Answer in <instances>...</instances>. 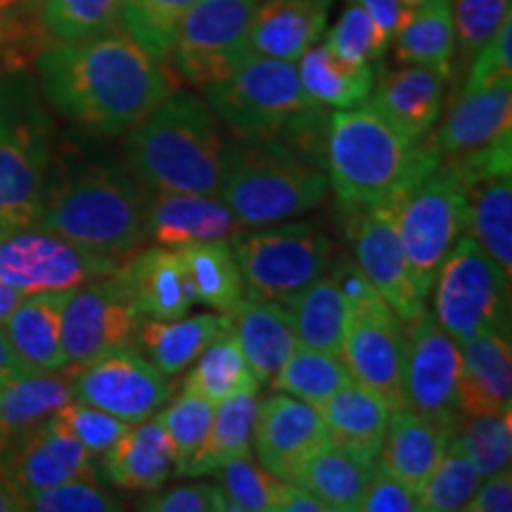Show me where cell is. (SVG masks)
Returning a JSON list of instances; mask_svg holds the SVG:
<instances>
[{
  "instance_id": "cell-1",
  "label": "cell",
  "mask_w": 512,
  "mask_h": 512,
  "mask_svg": "<svg viewBox=\"0 0 512 512\" xmlns=\"http://www.w3.org/2000/svg\"><path fill=\"white\" fill-rule=\"evenodd\" d=\"M34 62L50 107L95 136H124L176 91L166 62L121 29L48 43Z\"/></svg>"
},
{
  "instance_id": "cell-2",
  "label": "cell",
  "mask_w": 512,
  "mask_h": 512,
  "mask_svg": "<svg viewBox=\"0 0 512 512\" xmlns=\"http://www.w3.org/2000/svg\"><path fill=\"white\" fill-rule=\"evenodd\" d=\"M150 188L95 143L64 140L50 152L36 228L128 259L147 240Z\"/></svg>"
},
{
  "instance_id": "cell-3",
  "label": "cell",
  "mask_w": 512,
  "mask_h": 512,
  "mask_svg": "<svg viewBox=\"0 0 512 512\" xmlns=\"http://www.w3.org/2000/svg\"><path fill=\"white\" fill-rule=\"evenodd\" d=\"M437 164L430 140L403 136L368 102L328 114L323 169L347 209L394 207Z\"/></svg>"
},
{
  "instance_id": "cell-4",
  "label": "cell",
  "mask_w": 512,
  "mask_h": 512,
  "mask_svg": "<svg viewBox=\"0 0 512 512\" xmlns=\"http://www.w3.org/2000/svg\"><path fill=\"white\" fill-rule=\"evenodd\" d=\"M204 95L238 138L275 140L323 169L328 112L306 95L297 62L249 55L233 74L204 88Z\"/></svg>"
},
{
  "instance_id": "cell-5",
  "label": "cell",
  "mask_w": 512,
  "mask_h": 512,
  "mask_svg": "<svg viewBox=\"0 0 512 512\" xmlns=\"http://www.w3.org/2000/svg\"><path fill=\"white\" fill-rule=\"evenodd\" d=\"M126 164L145 188L221 195L226 143L207 100L174 91L126 136Z\"/></svg>"
},
{
  "instance_id": "cell-6",
  "label": "cell",
  "mask_w": 512,
  "mask_h": 512,
  "mask_svg": "<svg viewBox=\"0 0 512 512\" xmlns=\"http://www.w3.org/2000/svg\"><path fill=\"white\" fill-rule=\"evenodd\" d=\"M328 176L292 147L238 138L226 145L221 200L247 228L306 214L328 195Z\"/></svg>"
},
{
  "instance_id": "cell-7",
  "label": "cell",
  "mask_w": 512,
  "mask_h": 512,
  "mask_svg": "<svg viewBox=\"0 0 512 512\" xmlns=\"http://www.w3.org/2000/svg\"><path fill=\"white\" fill-rule=\"evenodd\" d=\"M53 152V121L29 76L0 81V238L31 228Z\"/></svg>"
},
{
  "instance_id": "cell-8",
  "label": "cell",
  "mask_w": 512,
  "mask_h": 512,
  "mask_svg": "<svg viewBox=\"0 0 512 512\" xmlns=\"http://www.w3.org/2000/svg\"><path fill=\"white\" fill-rule=\"evenodd\" d=\"M432 287V316L458 344L510 332V275L470 235L451 249Z\"/></svg>"
},
{
  "instance_id": "cell-9",
  "label": "cell",
  "mask_w": 512,
  "mask_h": 512,
  "mask_svg": "<svg viewBox=\"0 0 512 512\" xmlns=\"http://www.w3.org/2000/svg\"><path fill=\"white\" fill-rule=\"evenodd\" d=\"M230 245L245 280V297L280 304L320 278L332 259L328 235L306 221L271 223L252 233L247 228Z\"/></svg>"
},
{
  "instance_id": "cell-10",
  "label": "cell",
  "mask_w": 512,
  "mask_h": 512,
  "mask_svg": "<svg viewBox=\"0 0 512 512\" xmlns=\"http://www.w3.org/2000/svg\"><path fill=\"white\" fill-rule=\"evenodd\" d=\"M394 226L422 290L432 292L446 256L467 235L465 185L448 164H437L394 204Z\"/></svg>"
},
{
  "instance_id": "cell-11",
  "label": "cell",
  "mask_w": 512,
  "mask_h": 512,
  "mask_svg": "<svg viewBox=\"0 0 512 512\" xmlns=\"http://www.w3.org/2000/svg\"><path fill=\"white\" fill-rule=\"evenodd\" d=\"M261 0H197L181 19L171 57L197 88L226 79L252 55L249 29Z\"/></svg>"
},
{
  "instance_id": "cell-12",
  "label": "cell",
  "mask_w": 512,
  "mask_h": 512,
  "mask_svg": "<svg viewBox=\"0 0 512 512\" xmlns=\"http://www.w3.org/2000/svg\"><path fill=\"white\" fill-rule=\"evenodd\" d=\"M124 259L83 247L43 228L0 238V280L22 294L69 292L119 271Z\"/></svg>"
},
{
  "instance_id": "cell-13",
  "label": "cell",
  "mask_w": 512,
  "mask_h": 512,
  "mask_svg": "<svg viewBox=\"0 0 512 512\" xmlns=\"http://www.w3.org/2000/svg\"><path fill=\"white\" fill-rule=\"evenodd\" d=\"M140 323L143 313L119 271L76 287L62 313V344L69 363L81 366L112 349L133 347Z\"/></svg>"
},
{
  "instance_id": "cell-14",
  "label": "cell",
  "mask_w": 512,
  "mask_h": 512,
  "mask_svg": "<svg viewBox=\"0 0 512 512\" xmlns=\"http://www.w3.org/2000/svg\"><path fill=\"white\" fill-rule=\"evenodd\" d=\"M74 399L91 403L114 418L143 422L171 396V382L136 347H119L74 366Z\"/></svg>"
},
{
  "instance_id": "cell-15",
  "label": "cell",
  "mask_w": 512,
  "mask_h": 512,
  "mask_svg": "<svg viewBox=\"0 0 512 512\" xmlns=\"http://www.w3.org/2000/svg\"><path fill=\"white\" fill-rule=\"evenodd\" d=\"M347 233L354 259L403 325L427 311V294L415 278L394 226V207L349 209Z\"/></svg>"
},
{
  "instance_id": "cell-16",
  "label": "cell",
  "mask_w": 512,
  "mask_h": 512,
  "mask_svg": "<svg viewBox=\"0 0 512 512\" xmlns=\"http://www.w3.org/2000/svg\"><path fill=\"white\" fill-rule=\"evenodd\" d=\"M460 344L430 311L406 328L403 396L413 413L444 425L458 420Z\"/></svg>"
},
{
  "instance_id": "cell-17",
  "label": "cell",
  "mask_w": 512,
  "mask_h": 512,
  "mask_svg": "<svg viewBox=\"0 0 512 512\" xmlns=\"http://www.w3.org/2000/svg\"><path fill=\"white\" fill-rule=\"evenodd\" d=\"M339 358L354 380L380 394L392 411L406 408V396H403L406 325L396 318L387 302L349 313Z\"/></svg>"
},
{
  "instance_id": "cell-18",
  "label": "cell",
  "mask_w": 512,
  "mask_h": 512,
  "mask_svg": "<svg viewBox=\"0 0 512 512\" xmlns=\"http://www.w3.org/2000/svg\"><path fill=\"white\" fill-rule=\"evenodd\" d=\"M325 444L328 432L316 406L283 392L259 401L252 451L273 477L292 482L299 467Z\"/></svg>"
},
{
  "instance_id": "cell-19",
  "label": "cell",
  "mask_w": 512,
  "mask_h": 512,
  "mask_svg": "<svg viewBox=\"0 0 512 512\" xmlns=\"http://www.w3.org/2000/svg\"><path fill=\"white\" fill-rule=\"evenodd\" d=\"M247 230L221 197L155 190L147 204V240L181 249L200 242H233Z\"/></svg>"
},
{
  "instance_id": "cell-20",
  "label": "cell",
  "mask_w": 512,
  "mask_h": 512,
  "mask_svg": "<svg viewBox=\"0 0 512 512\" xmlns=\"http://www.w3.org/2000/svg\"><path fill=\"white\" fill-rule=\"evenodd\" d=\"M27 496L31 491L48 489L67 479H98L95 456L53 415L19 444L10 456L0 460Z\"/></svg>"
},
{
  "instance_id": "cell-21",
  "label": "cell",
  "mask_w": 512,
  "mask_h": 512,
  "mask_svg": "<svg viewBox=\"0 0 512 512\" xmlns=\"http://www.w3.org/2000/svg\"><path fill=\"white\" fill-rule=\"evenodd\" d=\"M512 136V79L463 91L430 145L439 159H456Z\"/></svg>"
},
{
  "instance_id": "cell-22",
  "label": "cell",
  "mask_w": 512,
  "mask_h": 512,
  "mask_svg": "<svg viewBox=\"0 0 512 512\" xmlns=\"http://www.w3.org/2000/svg\"><path fill=\"white\" fill-rule=\"evenodd\" d=\"M448 72L420 64H403L384 72L373 86L368 105L403 136L425 140L444 112Z\"/></svg>"
},
{
  "instance_id": "cell-23",
  "label": "cell",
  "mask_w": 512,
  "mask_h": 512,
  "mask_svg": "<svg viewBox=\"0 0 512 512\" xmlns=\"http://www.w3.org/2000/svg\"><path fill=\"white\" fill-rule=\"evenodd\" d=\"M74 366L22 370L0 382V460L74 399Z\"/></svg>"
},
{
  "instance_id": "cell-24",
  "label": "cell",
  "mask_w": 512,
  "mask_h": 512,
  "mask_svg": "<svg viewBox=\"0 0 512 512\" xmlns=\"http://www.w3.org/2000/svg\"><path fill=\"white\" fill-rule=\"evenodd\" d=\"M138 311L150 320L188 316L197 304L188 266L178 249L150 247L128 256L119 266Z\"/></svg>"
},
{
  "instance_id": "cell-25",
  "label": "cell",
  "mask_w": 512,
  "mask_h": 512,
  "mask_svg": "<svg viewBox=\"0 0 512 512\" xmlns=\"http://www.w3.org/2000/svg\"><path fill=\"white\" fill-rule=\"evenodd\" d=\"M328 441L342 451L375 465L387 437L392 408L366 384L351 380L318 406Z\"/></svg>"
},
{
  "instance_id": "cell-26",
  "label": "cell",
  "mask_w": 512,
  "mask_h": 512,
  "mask_svg": "<svg viewBox=\"0 0 512 512\" xmlns=\"http://www.w3.org/2000/svg\"><path fill=\"white\" fill-rule=\"evenodd\" d=\"M332 3L335 0H261L249 29L252 55L297 62L328 29Z\"/></svg>"
},
{
  "instance_id": "cell-27",
  "label": "cell",
  "mask_w": 512,
  "mask_h": 512,
  "mask_svg": "<svg viewBox=\"0 0 512 512\" xmlns=\"http://www.w3.org/2000/svg\"><path fill=\"white\" fill-rule=\"evenodd\" d=\"M100 477L124 491H155L176 477V453L157 418L136 422L100 456Z\"/></svg>"
},
{
  "instance_id": "cell-28",
  "label": "cell",
  "mask_w": 512,
  "mask_h": 512,
  "mask_svg": "<svg viewBox=\"0 0 512 512\" xmlns=\"http://www.w3.org/2000/svg\"><path fill=\"white\" fill-rule=\"evenodd\" d=\"M512 403L510 332H489L460 344V415L503 413Z\"/></svg>"
},
{
  "instance_id": "cell-29",
  "label": "cell",
  "mask_w": 512,
  "mask_h": 512,
  "mask_svg": "<svg viewBox=\"0 0 512 512\" xmlns=\"http://www.w3.org/2000/svg\"><path fill=\"white\" fill-rule=\"evenodd\" d=\"M451 434L453 425L422 418L411 408H399L389 415L387 437L377 465L420 494L427 477L451 444Z\"/></svg>"
},
{
  "instance_id": "cell-30",
  "label": "cell",
  "mask_w": 512,
  "mask_h": 512,
  "mask_svg": "<svg viewBox=\"0 0 512 512\" xmlns=\"http://www.w3.org/2000/svg\"><path fill=\"white\" fill-rule=\"evenodd\" d=\"M228 313L233 320L230 332L238 339L252 375L259 382H271L299 344L287 304L242 297Z\"/></svg>"
},
{
  "instance_id": "cell-31",
  "label": "cell",
  "mask_w": 512,
  "mask_h": 512,
  "mask_svg": "<svg viewBox=\"0 0 512 512\" xmlns=\"http://www.w3.org/2000/svg\"><path fill=\"white\" fill-rule=\"evenodd\" d=\"M233 330L230 313H197L174 320L143 318L136 332V347L166 377L188 370L209 344Z\"/></svg>"
},
{
  "instance_id": "cell-32",
  "label": "cell",
  "mask_w": 512,
  "mask_h": 512,
  "mask_svg": "<svg viewBox=\"0 0 512 512\" xmlns=\"http://www.w3.org/2000/svg\"><path fill=\"white\" fill-rule=\"evenodd\" d=\"M69 294L72 290L27 294L5 320L3 330L24 368L64 370L72 366L62 344V313Z\"/></svg>"
},
{
  "instance_id": "cell-33",
  "label": "cell",
  "mask_w": 512,
  "mask_h": 512,
  "mask_svg": "<svg viewBox=\"0 0 512 512\" xmlns=\"http://www.w3.org/2000/svg\"><path fill=\"white\" fill-rule=\"evenodd\" d=\"M465 185L467 235L505 275L512 273V181L510 171L458 176Z\"/></svg>"
},
{
  "instance_id": "cell-34",
  "label": "cell",
  "mask_w": 512,
  "mask_h": 512,
  "mask_svg": "<svg viewBox=\"0 0 512 512\" xmlns=\"http://www.w3.org/2000/svg\"><path fill=\"white\" fill-rule=\"evenodd\" d=\"M259 387L249 384L240 392L219 401L211 415L207 439L183 470L181 477L214 475L226 460L252 456L254 420L259 411Z\"/></svg>"
},
{
  "instance_id": "cell-35",
  "label": "cell",
  "mask_w": 512,
  "mask_h": 512,
  "mask_svg": "<svg viewBox=\"0 0 512 512\" xmlns=\"http://www.w3.org/2000/svg\"><path fill=\"white\" fill-rule=\"evenodd\" d=\"M297 72L306 95L325 110H354L373 95V67L342 60L325 43L311 46L299 57Z\"/></svg>"
},
{
  "instance_id": "cell-36",
  "label": "cell",
  "mask_w": 512,
  "mask_h": 512,
  "mask_svg": "<svg viewBox=\"0 0 512 512\" xmlns=\"http://www.w3.org/2000/svg\"><path fill=\"white\" fill-rule=\"evenodd\" d=\"M375 465L363 463L328 441L299 467L292 482L318 496L330 512H358Z\"/></svg>"
},
{
  "instance_id": "cell-37",
  "label": "cell",
  "mask_w": 512,
  "mask_h": 512,
  "mask_svg": "<svg viewBox=\"0 0 512 512\" xmlns=\"http://www.w3.org/2000/svg\"><path fill=\"white\" fill-rule=\"evenodd\" d=\"M292 313L297 342L304 347L323 351V354L339 356L349 323V304L337 290L335 280L320 278L294 294L287 302Z\"/></svg>"
},
{
  "instance_id": "cell-38",
  "label": "cell",
  "mask_w": 512,
  "mask_h": 512,
  "mask_svg": "<svg viewBox=\"0 0 512 512\" xmlns=\"http://www.w3.org/2000/svg\"><path fill=\"white\" fill-rule=\"evenodd\" d=\"M392 46L394 57L401 64H420L451 74L456 55L451 0H427L413 8L411 19L394 36Z\"/></svg>"
},
{
  "instance_id": "cell-39",
  "label": "cell",
  "mask_w": 512,
  "mask_h": 512,
  "mask_svg": "<svg viewBox=\"0 0 512 512\" xmlns=\"http://www.w3.org/2000/svg\"><path fill=\"white\" fill-rule=\"evenodd\" d=\"M188 266L195 297L209 309L228 313L245 297V280L228 240L200 242L178 249Z\"/></svg>"
},
{
  "instance_id": "cell-40",
  "label": "cell",
  "mask_w": 512,
  "mask_h": 512,
  "mask_svg": "<svg viewBox=\"0 0 512 512\" xmlns=\"http://www.w3.org/2000/svg\"><path fill=\"white\" fill-rule=\"evenodd\" d=\"M351 380L354 375L344 366L342 358L297 344L278 373L271 377V384L275 392L290 394L318 408Z\"/></svg>"
},
{
  "instance_id": "cell-41",
  "label": "cell",
  "mask_w": 512,
  "mask_h": 512,
  "mask_svg": "<svg viewBox=\"0 0 512 512\" xmlns=\"http://www.w3.org/2000/svg\"><path fill=\"white\" fill-rule=\"evenodd\" d=\"M249 384L261 382L249 370L238 339L233 337V332H228L195 358L188 377H185L183 392L202 396V399L216 406V403L249 387Z\"/></svg>"
},
{
  "instance_id": "cell-42",
  "label": "cell",
  "mask_w": 512,
  "mask_h": 512,
  "mask_svg": "<svg viewBox=\"0 0 512 512\" xmlns=\"http://www.w3.org/2000/svg\"><path fill=\"white\" fill-rule=\"evenodd\" d=\"M197 0H121L117 29L138 43L147 55L169 62L181 19Z\"/></svg>"
},
{
  "instance_id": "cell-43",
  "label": "cell",
  "mask_w": 512,
  "mask_h": 512,
  "mask_svg": "<svg viewBox=\"0 0 512 512\" xmlns=\"http://www.w3.org/2000/svg\"><path fill=\"white\" fill-rule=\"evenodd\" d=\"M453 441L482 477L505 470L512 456V411L460 415Z\"/></svg>"
},
{
  "instance_id": "cell-44",
  "label": "cell",
  "mask_w": 512,
  "mask_h": 512,
  "mask_svg": "<svg viewBox=\"0 0 512 512\" xmlns=\"http://www.w3.org/2000/svg\"><path fill=\"white\" fill-rule=\"evenodd\" d=\"M121 0H43V31L55 41H83L117 29Z\"/></svg>"
},
{
  "instance_id": "cell-45",
  "label": "cell",
  "mask_w": 512,
  "mask_h": 512,
  "mask_svg": "<svg viewBox=\"0 0 512 512\" xmlns=\"http://www.w3.org/2000/svg\"><path fill=\"white\" fill-rule=\"evenodd\" d=\"M482 482V475L475 470V465L467 460L460 451L456 441L448 444L446 453L441 456L432 475L427 477L425 486L420 489V512H456L465 510L470 498L475 496L477 486Z\"/></svg>"
},
{
  "instance_id": "cell-46",
  "label": "cell",
  "mask_w": 512,
  "mask_h": 512,
  "mask_svg": "<svg viewBox=\"0 0 512 512\" xmlns=\"http://www.w3.org/2000/svg\"><path fill=\"white\" fill-rule=\"evenodd\" d=\"M211 415H214V403L190 392H183L169 408L157 413V420L162 422L174 444L176 477L183 475V470L207 439Z\"/></svg>"
},
{
  "instance_id": "cell-47",
  "label": "cell",
  "mask_w": 512,
  "mask_h": 512,
  "mask_svg": "<svg viewBox=\"0 0 512 512\" xmlns=\"http://www.w3.org/2000/svg\"><path fill=\"white\" fill-rule=\"evenodd\" d=\"M325 46L347 62L373 64L387 55L392 41L384 36V31L377 27L375 19L366 10L358 8L356 3H349L328 31Z\"/></svg>"
},
{
  "instance_id": "cell-48",
  "label": "cell",
  "mask_w": 512,
  "mask_h": 512,
  "mask_svg": "<svg viewBox=\"0 0 512 512\" xmlns=\"http://www.w3.org/2000/svg\"><path fill=\"white\" fill-rule=\"evenodd\" d=\"M219 484L228 512H271L278 477L252 463V456L226 460L219 470Z\"/></svg>"
},
{
  "instance_id": "cell-49",
  "label": "cell",
  "mask_w": 512,
  "mask_h": 512,
  "mask_svg": "<svg viewBox=\"0 0 512 512\" xmlns=\"http://www.w3.org/2000/svg\"><path fill=\"white\" fill-rule=\"evenodd\" d=\"M510 3L512 0H451L460 60L470 62L477 50L496 34L510 17Z\"/></svg>"
},
{
  "instance_id": "cell-50",
  "label": "cell",
  "mask_w": 512,
  "mask_h": 512,
  "mask_svg": "<svg viewBox=\"0 0 512 512\" xmlns=\"http://www.w3.org/2000/svg\"><path fill=\"white\" fill-rule=\"evenodd\" d=\"M27 510L36 512H114L121 510V501L112 491L98 484V479H67L48 489L31 491Z\"/></svg>"
},
{
  "instance_id": "cell-51",
  "label": "cell",
  "mask_w": 512,
  "mask_h": 512,
  "mask_svg": "<svg viewBox=\"0 0 512 512\" xmlns=\"http://www.w3.org/2000/svg\"><path fill=\"white\" fill-rule=\"evenodd\" d=\"M55 415L95 458L110 451V448L124 437L128 427H131V422L114 418V415L100 411V408L79 399H72Z\"/></svg>"
},
{
  "instance_id": "cell-52",
  "label": "cell",
  "mask_w": 512,
  "mask_h": 512,
  "mask_svg": "<svg viewBox=\"0 0 512 512\" xmlns=\"http://www.w3.org/2000/svg\"><path fill=\"white\" fill-rule=\"evenodd\" d=\"M157 491V489H155ZM138 510L145 512H228L226 496L216 482L178 484L157 494L143 496Z\"/></svg>"
},
{
  "instance_id": "cell-53",
  "label": "cell",
  "mask_w": 512,
  "mask_h": 512,
  "mask_svg": "<svg viewBox=\"0 0 512 512\" xmlns=\"http://www.w3.org/2000/svg\"><path fill=\"white\" fill-rule=\"evenodd\" d=\"M512 79V19L508 17L498 31L470 60L463 91L482 88L486 83Z\"/></svg>"
},
{
  "instance_id": "cell-54",
  "label": "cell",
  "mask_w": 512,
  "mask_h": 512,
  "mask_svg": "<svg viewBox=\"0 0 512 512\" xmlns=\"http://www.w3.org/2000/svg\"><path fill=\"white\" fill-rule=\"evenodd\" d=\"M363 512H420V496L380 465L373 467L361 501Z\"/></svg>"
},
{
  "instance_id": "cell-55",
  "label": "cell",
  "mask_w": 512,
  "mask_h": 512,
  "mask_svg": "<svg viewBox=\"0 0 512 512\" xmlns=\"http://www.w3.org/2000/svg\"><path fill=\"white\" fill-rule=\"evenodd\" d=\"M332 280H335L337 290L342 292L344 302L349 304V309H363V306L384 302L380 297V292L375 290V285L370 283L368 275L361 271V266L356 264L354 256H342V259L335 261L332 266Z\"/></svg>"
},
{
  "instance_id": "cell-56",
  "label": "cell",
  "mask_w": 512,
  "mask_h": 512,
  "mask_svg": "<svg viewBox=\"0 0 512 512\" xmlns=\"http://www.w3.org/2000/svg\"><path fill=\"white\" fill-rule=\"evenodd\" d=\"M475 496L465 505L467 512H510L512 510V477L510 467L482 477Z\"/></svg>"
},
{
  "instance_id": "cell-57",
  "label": "cell",
  "mask_w": 512,
  "mask_h": 512,
  "mask_svg": "<svg viewBox=\"0 0 512 512\" xmlns=\"http://www.w3.org/2000/svg\"><path fill=\"white\" fill-rule=\"evenodd\" d=\"M351 3L366 10L389 41H394V36L399 34L403 24L413 15V8L403 3V0H351Z\"/></svg>"
},
{
  "instance_id": "cell-58",
  "label": "cell",
  "mask_w": 512,
  "mask_h": 512,
  "mask_svg": "<svg viewBox=\"0 0 512 512\" xmlns=\"http://www.w3.org/2000/svg\"><path fill=\"white\" fill-rule=\"evenodd\" d=\"M271 512H330V508L297 482L278 479Z\"/></svg>"
},
{
  "instance_id": "cell-59",
  "label": "cell",
  "mask_w": 512,
  "mask_h": 512,
  "mask_svg": "<svg viewBox=\"0 0 512 512\" xmlns=\"http://www.w3.org/2000/svg\"><path fill=\"white\" fill-rule=\"evenodd\" d=\"M27 510V498L22 489L15 484V479L8 472V467L0 463V512H22Z\"/></svg>"
},
{
  "instance_id": "cell-60",
  "label": "cell",
  "mask_w": 512,
  "mask_h": 512,
  "mask_svg": "<svg viewBox=\"0 0 512 512\" xmlns=\"http://www.w3.org/2000/svg\"><path fill=\"white\" fill-rule=\"evenodd\" d=\"M22 370H29V368H24V363L19 361L15 349H12L8 335H5V330L0 328V382L10 380L12 375L22 373Z\"/></svg>"
},
{
  "instance_id": "cell-61",
  "label": "cell",
  "mask_w": 512,
  "mask_h": 512,
  "mask_svg": "<svg viewBox=\"0 0 512 512\" xmlns=\"http://www.w3.org/2000/svg\"><path fill=\"white\" fill-rule=\"evenodd\" d=\"M24 297H27V294H22L12 285L5 283V280H0V328H3L5 320L10 318V313L17 309V304L22 302Z\"/></svg>"
},
{
  "instance_id": "cell-62",
  "label": "cell",
  "mask_w": 512,
  "mask_h": 512,
  "mask_svg": "<svg viewBox=\"0 0 512 512\" xmlns=\"http://www.w3.org/2000/svg\"><path fill=\"white\" fill-rule=\"evenodd\" d=\"M403 3H406V5H411V8H418V5L427 3V0H403Z\"/></svg>"
}]
</instances>
